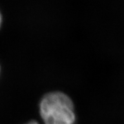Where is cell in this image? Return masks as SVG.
<instances>
[{
  "label": "cell",
  "instance_id": "obj_1",
  "mask_svg": "<svg viewBox=\"0 0 124 124\" xmlns=\"http://www.w3.org/2000/svg\"><path fill=\"white\" fill-rule=\"evenodd\" d=\"M38 112L44 124H75V105L67 94L51 91L42 96L38 104Z\"/></svg>",
  "mask_w": 124,
  "mask_h": 124
},
{
  "label": "cell",
  "instance_id": "obj_3",
  "mask_svg": "<svg viewBox=\"0 0 124 124\" xmlns=\"http://www.w3.org/2000/svg\"><path fill=\"white\" fill-rule=\"evenodd\" d=\"M1 23H2V17H1V14L0 13V28L1 26Z\"/></svg>",
  "mask_w": 124,
  "mask_h": 124
},
{
  "label": "cell",
  "instance_id": "obj_4",
  "mask_svg": "<svg viewBox=\"0 0 124 124\" xmlns=\"http://www.w3.org/2000/svg\"><path fill=\"white\" fill-rule=\"evenodd\" d=\"M0 71H1V67H0Z\"/></svg>",
  "mask_w": 124,
  "mask_h": 124
},
{
  "label": "cell",
  "instance_id": "obj_2",
  "mask_svg": "<svg viewBox=\"0 0 124 124\" xmlns=\"http://www.w3.org/2000/svg\"><path fill=\"white\" fill-rule=\"evenodd\" d=\"M39 124V122L37 121H36V120H30V121H28L26 123H24V124Z\"/></svg>",
  "mask_w": 124,
  "mask_h": 124
}]
</instances>
